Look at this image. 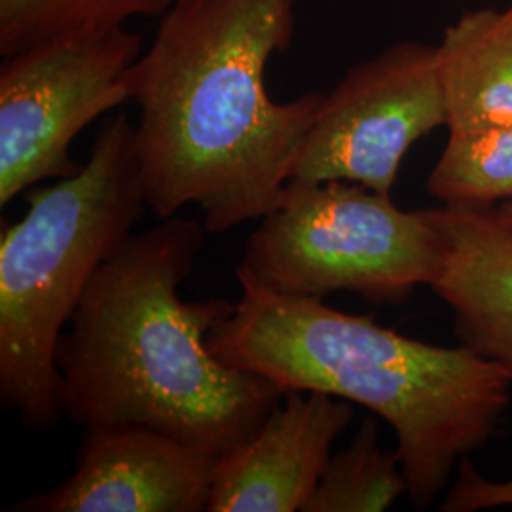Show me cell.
Returning <instances> with one entry per match:
<instances>
[{
    "instance_id": "5b68a950",
    "label": "cell",
    "mask_w": 512,
    "mask_h": 512,
    "mask_svg": "<svg viewBox=\"0 0 512 512\" xmlns=\"http://www.w3.org/2000/svg\"><path fill=\"white\" fill-rule=\"evenodd\" d=\"M442 260L439 228L423 211L399 209L391 194L346 181L287 183L236 274L279 296L351 293L401 304L435 283Z\"/></svg>"
},
{
    "instance_id": "ba28073f",
    "label": "cell",
    "mask_w": 512,
    "mask_h": 512,
    "mask_svg": "<svg viewBox=\"0 0 512 512\" xmlns=\"http://www.w3.org/2000/svg\"><path fill=\"white\" fill-rule=\"evenodd\" d=\"M219 458L147 425H88L73 476L8 512L207 511Z\"/></svg>"
},
{
    "instance_id": "7a4b0ae2",
    "label": "cell",
    "mask_w": 512,
    "mask_h": 512,
    "mask_svg": "<svg viewBox=\"0 0 512 512\" xmlns=\"http://www.w3.org/2000/svg\"><path fill=\"white\" fill-rule=\"evenodd\" d=\"M205 234L200 220L173 215L131 234L95 272L55 349L69 420L147 425L222 456L281 403V385L207 348L236 304L181 298Z\"/></svg>"
},
{
    "instance_id": "30bf717a",
    "label": "cell",
    "mask_w": 512,
    "mask_h": 512,
    "mask_svg": "<svg viewBox=\"0 0 512 512\" xmlns=\"http://www.w3.org/2000/svg\"><path fill=\"white\" fill-rule=\"evenodd\" d=\"M444 238L433 293L456 317L463 346L512 378V219L495 207L423 209Z\"/></svg>"
},
{
    "instance_id": "e0dca14e",
    "label": "cell",
    "mask_w": 512,
    "mask_h": 512,
    "mask_svg": "<svg viewBox=\"0 0 512 512\" xmlns=\"http://www.w3.org/2000/svg\"><path fill=\"white\" fill-rule=\"evenodd\" d=\"M509 8H511V10H512V0H511V6H509Z\"/></svg>"
},
{
    "instance_id": "277c9868",
    "label": "cell",
    "mask_w": 512,
    "mask_h": 512,
    "mask_svg": "<svg viewBox=\"0 0 512 512\" xmlns=\"http://www.w3.org/2000/svg\"><path fill=\"white\" fill-rule=\"evenodd\" d=\"M27 213L0 236V401L31 431L65 416L55 349L95 272L148 207L135 126L124 112L95 133L90 158L25 190Z\"/></svg>"
},
{
    "instance_id": "8fae6325",
    "label": "cell",
    "mask_w": 512,
    "mask_h": 512,
    "mask_svg": "<svg viewBox=\"0 0 512 512\" xmlns=\"http://www.w3.org/2000/svg\"><path fill=\"white\" fill-rule=\"evenodd\" d=\"M448 133L512 128V10L461 14L437 44Z\"/></svg>"
},
{
    "instance_id": "6da1fadb",
    "label": "cell",
    "mask_w": 512,
    "mask_h": 512,
    "mask_svg": "<svg viewBox=\"0 0 512 512\" xmlns=\"http://www.w3.org/2000/svg\"><path fill=\"white\" fill-rule=\"evenodd\" d=\"M296 0H173L124 84L139 107L137 156L158 219L198 205L207 234L274 209L323 93L277 103L272 55L293 44Z\"/></svg>"
},
{
    "instance_id": "7c38bea8",
    "label": "cell",
    "mask_w": 512,
    "mask_h": 512,
    "mask_svg": "<svg viewBox=\"0 0 512 512\" xmlns=\"http://www.w3.org/2000/svg\"><path fill=\"white\" fill-rule=\"evenodd\" d=\"M406 492L399 454L382 450L378 421L368 416L348 446L330 456L302 512H380Z\"/></svg>"
},
{
    "instance_id": "3957f363",
    "label": "cell",
    "mask_w": 512,
    "mask_h": 512,
    "mask_svg": "<svg viewBox=\"0 0 512 512\" xmlns=\"http://www.w3.org/2000/svg\"><path fill=\"white\" fill-rule=\"evenodd\" d=\"M239 285L241 300L209 332L207 348L285 391H321L387 421L416 509L433 505L459 463L492 439L512 385L494 361L404 336L321 298Z\"/></svg>"
},
{
    "instance_id": "4fadbf2b",
    "label": "cell",
    "mask_w": 512,
    "mask_h": 512,
    "mask_svg": "<svg viewBox=\"0 0 512 512\" xmlns=\"http://www.w3.org/2000/svg\"><path fill=\"white\" fill-rule=\"evenodd\" d=\"M173 0H0V55L162 16Z\"/></svg>"
},
{
    "instance_id": "5bb4252c",
    "label": "cell",
    "mask_w": 512,
    "mask_h": 512,
    "mask_svg": "<svg viewBox=\"0 0 512 512\" xmlns=\"http://www.w3.org/2000/svg\"><path fill=\"white\" fill-rule=\"evenodd\" d=\"M427 190L442 205L454 207L512 202V128L448 133Z\"/></svg>"
},
{
    "instance_id": "2e32d148",
    "label": "cell",
    "mask_w": 512,
    "mask_h": 512,
    "mask_svg": "<svg viewBox=\"0 0 512 512\" xmlns=\"http://www.w3.org/2000/svg\"><path fill=\"white\" fill-rule=\"evenodd\" d=\"M499 209H501L507 217H511L512 219V202L503 203Z\"/></svg>"
},
{
    "instance_id": "9a60e30c",
    "label": "cell",
    "mask_w": 512,
    "mask_h": 512,
    "mask_svg": "<svg viewBox=\"0 0 512 512\" xmlns=\"http://www.w3.org/2000/svg\"><path fill=\"white\" fill-rule=\"evenodd\" d=\"M512 505V476L490 480L476 471L469 458L459 463L458 478L440 505L442 512H475Z\"/></svg>"
},
{
    "instance_id": "52a82bcc",
    "label": "cell",
    "mask_w": 512,
    "mask_h": 512,
    "mask_svg": "<svg viewBox=\"0 0 512 512\" xmlns=\"http://www.w3.org/2000/svg\"><path fill=\"white\" fill-rule=\"evenodd\" d=\"M442 126L437 46L397 42L323 95L289 183L346 181L391 194L408 150Z\"/></svg>"
},
{
    "instance_id": "8992f818",
    "label": "cell",
    "mask_w": 512,
    "mask_h": 512,
    "mask_svg": "<svg viewBox=\"0 0 512 512\" xmlns=\"http://www.w3.org/2000/svg\"><path fill=\"white\" fill-rule=\"evenodd\" d=\"M143 40L126 27L55 38L2 57L0 207L80 164L71 145L82 129L129 101L124 78Z\"/></svg>"
},
{
    "instance_id": "9c48e42d",
    "label": "cell",
    "mask_w": 512,
    "mask_h": 512,
    "mask_svg": "<svg viewBox=\"0 0 512 512\" xmlns=\"http://www.w3.org/2000/svg\"><path fill=\"white\" fill-rule=\"evenodd\" d=\"M351 420L348 401L287 391L255 435L220 456L207 512H302Z\"/></svg>"
}]
</instances>
